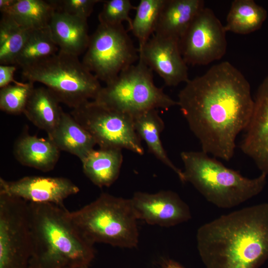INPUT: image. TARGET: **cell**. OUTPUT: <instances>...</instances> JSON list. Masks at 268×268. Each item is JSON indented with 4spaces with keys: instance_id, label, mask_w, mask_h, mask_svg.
<instances>
[{
    "instance_id": "6da1fadb",
    "label": "cell",
    "mask_w": 268,
    "mask_h": 268,
    "mask_svg": "<svg viewBox=\"0 0 268 268\" xmlns=\"http://www.w3.org/2000/svg\"><path fill=\"white\" fill-rule=\"evenodd\" d=\"M178 97V106L202 151L230 160L236 137L247 127L254 105L242 73L228 62L220 63L189 79Z\"/></svg>"
},
{
    "instance_id": "7a4b0ae2",
    "label": "cell",
    "mask_w": 268,
    "mask_h": 268,
    "mask_svg": "<svg viewBox=\"0 0 268 268\" xmlns=\"http://www.w3.org/2000/svg\"><path fill=\"white\" fill-rule=\"evenodd\" d=\"M197 243L205 268H259L268 259V203L203 224L197 231Z\"/></svg>"
},
{
    "instance_id": "3957f363",
    "label": "cell",
    "mask_w": 268,
    "mask_h": 268,
    "mask_svg": "<svg viewBox=\"0 0 268 268\" xmlns=\"http://www.w3.org/2000/svg\"><path fill=\"white\" fill-rule=\"evenodd\" d=\"M64 205L28 202L32 252L29 268H87L94 245L73 224Z\"/></svg>"
},
{
    "instance_id": "277c9868",
    "label": "cell",
    "mask_w": 268,
    "mask_h": 268,
    "mask_svg": "<svg viewBox=\"0 0 268 268\" xmlns=\"http://www.w3.org/2000/svg\"><path fill=\"white\" fill-rule=\"evenodd\" d=\"M185 182L190 183L209 202L218 207L236 206L264 189L267 175L250 179L225 166L201 151L181 153Z\"/></svg>"
},
{
    "instance_id": "5b68a950",
    "label": "cell",
    "mask_w": 268,
    "mask_h": 268,
    "mask_svg": "<svg viewBox=\"0 0 268 268\" xmlns=\"http://www.w3.org/2000/svg\"><path fill=\"white\" fill-rule=\"evenodd\" d=\"M69 214L81 236L93 245L101 243L124 248L137 246L138 219L131 199L103 193Z\"/></svg>"
},
{
    "instance_id": "8992f818",
    "label": "cell",
    "mask_w": 268,
    "mask_h": 268,
    "mask_svg": "<svg viewBox=\"0 0 268 268\" xmlns=\"http://www.w3.org/2000/svg\"><path fill=\"white\" fill-rule=\"evenodd\" d=\"M27 82L45 85L60 103L76 108L90 99L94 100L102 88L99 80L78 56L59 50L56 54L22 68Z\"/></svg>"
},
{
    "instance_id": "52a82bcc",
    "label": "cell",
    "mask_w": 268,
    "mask_h": 268,
    "mask_svg": "<svg viewBox=\"0 0 268 268\" xmlns=\"http://www.w3.org/2000/svg\"><path fill=\"white\" fill-rule=\"evenodd\" d=\"M93 100L133 117L150 110H168L178 106L177 101L155 84L153 71L139 58L136 64L102 86Z\"/></svg>"
},
{
    "instance_id": "ba28073f",
    "label": "cell",
    "mask_w": 268,
    "mask_h": 268,
    "mask_svg": "<svg viewBox=\"0 0 268 268\" xmlns=\"http://www.w3.org/2000/svg\"><path fill=\"white\" fill-rule=\"evenodd\" d=\"M82 61L85 67L106 84L139 58L137 49L123 25L99 24L90 36Z\"/></svg>"
},
{
    "instance_id": "9c48e42d",
    "label": "cell",
    "mask_w": 268,
    "mask_h": 268,
    "mask_svg": "<svg viewBox=\"0 0 268 268\" xmlns=\"http://www.w3.org/2000/svg\"><path fill=\"white\" fill-rule=\"evenodd\" d=\"M70 114L91 134L99 147L126 149L142 155L144 148L133 117L88 101Z\"/></svg>"
},
{
    "instance_id": "30bf717a",
    "label": "cell",
    "mask_w": 268,
    "mask_h": 268,
    "mask_svg": "<svg viewBox=\"0 0 268 268\" xmlns=\"http://www.w3.org/2000/svg\"><path fill=\"white\" fill-rule=\"evenodd\" d=\"M28 202L0 194V268H29Z\"/></svg>"
},
{
    "instance_id": "8fae6325",
    "label": "cell",
    "mask_w": 268,
    "mask_h": 268,
    "mask_svg": "<svg viewBox=\"0 0 268 268\" xmlns=\"http://www.w3.org/2000/svg\"><path fill=\"white\" fill-rule=\"evenodd\" d=\"M226 33L212 10L204 7L179 40L181 54L187 65L204 66L220 60L227 50Z\"/></svg>"
},
{
    "instance_id": "7c38bea8",
    "label": "cell",
    "mask_w": 268,
    "mask_h": 268,
    "mask_svg": "<svg viewBox=\"0 0 268 268\" xmlns=\"http://www.w3.org/2000/svg\"><path fill=\"white\" fill-rule=\"evenodd\" d=\"M138 49L139 58L160 76L166 85L176 86L190 79L187 64L180 51L179 40L153 34Z\"/></svg>"
},
{
    "instance_id": "4fadbf2b",
    "label": "cell",
    "mask_w": 268,
    "mask_h": 268,
    "mask_svg": "<svg viewBox=\"0 0 268 268\" xmlns=\"http://www.w3.org/2000/svg\"><path fill=\"white\" fill-rule=\"evenodd\" d=\"M79 191L77 185L64 177L29 176L14 181L0 178V194L30 203L64 205L66 199Z\"/></svg>"
},
{
    "instance_id": "5bb4252c",
    "label": "cell",
    "mask_w": 268,
    "mask_h": 268,
    "mask_svg": "<svg viewBox=\"0 0 268 268\" xmlns=\"http://www.w3.org/2000/svg\"><path fill=\"white\" fill-rule=\"evenodd\" d=\"M131 200L137 218L148 224L168 227L192 217L189 206L172 191L152 194L137 192Z\"/></svg>"
},
{
    "instance_id": "9a60e30c",
    "label": "cell",
    "mask_w": 268,
    "mask_h": 268,
    "mask_svg": "<svg viewBox=\"0 0 268 268\" xmlns=\"http://www.w3.org/2000/svg\"><path fill=\"white\" fill-rule=\"evenodd\" d=\"M251 119L240 143L262 173L268 174V76L258 87Z\"/></svg>"
},
{
    "instance_id": "2e32d148",
    "label": "cell",
    "mask_w": 268,
    "mask_h": 268,
    "mask_svg": "<svg viewBox=\"0 0 268 268\" xmlns=\"http://www.w3.org/2000/svg\"><path fill=\"white\" fill-rule=\"evenodd\" d=\"M204 7L203 0H164L154 34L180 40Z\"/></svg>"
},
{
    "instance_id": "e0dca14e",
    "label": "cell",
    "mask_w": 268,
    "mask_h": 268,
    "mask_svg": "<svg viewBox=\"0 0 268 268\" xmlns=\"http://www.w3.org/2000/svg\"><path fill=\"white\" fill-rule=\"evenodd\" d=\"M48 26L60 51L78 57L85 52L90 39L87 19L55 11Z\"/></svg>"
},
{
    "instance_id": "ac0fdd59",
    "label": "cell",
    "mask_w": 268,
    "mask_h": 268,
    "mask_svg": "<svg viewBox=\"0 0 268 268\" xmlns=\"http://www.w3.org/2000/svg\"><path fill=\"white\" fill-rule=\"evenodd\" d=\"M60 150L49 138L23 134L16 140L13 154L22 165L37 170H52L60 157Z\"/></svg>"
},
{
    "instance_id": "d6986e66",
    "label": "cell",
    "mask_w": 268,
    "mask_h": 268,
    "mask_svg": "<svg viewBox=\"0 0 268 268\" xmlns=\"http://www.w3.org/2000/svg\"><path fill=\"white\" fill-rule=\"evenodd\" d=\"M59 150L81 161L96 145L91 134L70 114L63 111L56 128L48 135Z\"/></svg>"
},
{
    "instance_id": "ffe728a7",
    "label": "cell",
    "mask_w": 268,
    "mask_h": 268,
    "mask_svg": "<svg viewBox=\"0 0 268 268\" xmlns=\"http://www.w3.org/2000/svg\"><path fill=\"white\" fill-rule=\"evenodd\" d=\"M122 150L102 147L92 150L81 161L85 176L98 187L111 186L120 174L123 159Z\"/></svg>"
},
{
    "instance_id": "44dd1931",
    "label": "cell",
    "mask_w": 268,
    "mask_h": 268,
    "mask_svg": "<svg viewBox=\"0 0 268 268\" xmlns=\"http://www.w3.org/2000/svg\"><path fill=\"white\" fill-rule=\"evenodd\" d=\"M135 130L150 153L170 168L182 183H185L183 171L170 159L163 147L160 135L164 123L157 109H152L133 117Z\"/></svg>"
},
{
    "instance_id": "7402d4cb",
    "label": "cell",
    "mask_w": 268,
    "mask_h": 268,
    "mask_svg": "<svg viewBox=\"0 0 268 268\" xmlns=\"http://www.w3.org/2000/svg\"><path fill=\"white\" fill-rule=\"evenodd\" d=\"M60 103L57 97L46 87L34 88L23 114L33 125L48 135L60 120L63 110Z\"/></svg>"
},
{
    "instance_id": "603a6c76",
    "label": "cell",
    "mask_w": 268,
    "mask_h": 268,
    "mask_svg": "<svg viewBox=\"0 0 268 268\" xmlns=\"http://www.w3.org/2000/svg\"><path fill=\"white\" fill-rule=\"evenodd\" d=\"M267 11L253 0L232 1L226 17V32L248 34L259 29L267 17Z\"/></svg>"
},
{
    "instance_id": "cb8c5ba5",
    "label": "cell",
    "mask_w": 268,
    "mask_h": 268,
    "mask_svg": "<svg viewBox=\"0 0 268 268\" xmlns=\"http://www.w3.org/2000/svg\"><path fill=\"white\" fill-rule=\"evenodd\" d=\"M55 10L50 0H17L5 13L21 27L33 30L48 26Z\"/></svg>"
},
{
    "instance_id": "d4e9b609",
    "label": "cell",
    "mask_w": 268,
    "mask_h": 268,
    "mask_svg": "<svg viewBox=\"0 0 268 268\" xmlns=\"http://www.w3.org/2000/svg\"><path fill=\"white\" fill-rule=\"evenodd\" d=\"M59 50L49 26L31 30L15 65L21 69L28 67L56 54Z\"/></svg>"
},
{
    "instance_id": "484cf974",
    "label": "cell",
    "mask_w": 268,
    "mask_h": 268,
    "mask_svg": "<svg viewBox=\"0 0 268 268\" xmlns=\"http://www.w3.org/2000/svg\"><path fill=\"white\" fill-rule=\"evenodd\" d=\"M164 0H140L128 30L132 32L141 48L154 33Z\"/></svg>"
},
{
    "instance_id": "4316f807",
    "label": "cell",
    "mask_w": 268,
    "mask_h": 268,
    "mask_svg": "<svg viewBox=\"0 0 268 268\" xmlns=\"http://www.w3.org/2000/svg\"><path fill=\"white\" fill-rule=\"evenodd\" d=\"M34 88L33 82H20L0 88V110L10 114H23Z\"/></svg>"
},
{
    "instance_id": "83f0119b",
    "label": "cell",
    "mask_w": 268,
    "mask_h": 268,
    "mask_svg": "<svg viewBox=\"0 0 268 268\" xmlns=\"http://www.w3.org/2000/svg\"><path fill=\"white\" fill-rule=\"evenodd\" d=\"M103 2V7L98 15L99 24L114 26L127 21L129 27L131 25L130 12L135 10L136 6L133 5L131 0H107Z\"/></svg>"
},
{
    "instance_id": "f1b7e54d",
    "label": "cell",
    "mask_w": 268,
    "mask_h": 268,
    "mask_svg": "<svg viewBox=\"0 0 268 268\" xmlns=\"http://www.w3.org/2000/svg\"><path fill=\"white\" fill-rule=\"evenodd\" d=\"M31 30L19 27L0 44V65H15Z\"/></svg>"
},
{
    "instance_id": "f546056e",
    "label": "cell",
    "mask_w": 268,
    "mask_h": 268,
    "mask_svg": "<svg viewBox=\"0 0 268 268\" xmlns=\"http://www.w3.org/2000/svg\"><path fill=\"white\" fill-rule=\"evenodd\" d=\"M55 11L87 19L101 0H49Z\"/></svg>"
},
{
    "instance_id": "4dcf8cb0",
    "label": "cell",
    "mask_w": 268,
    "mask_h": 268,
    "mask_svg": "<svg viewBox=\"0 0 268 268\" xmlns=\"http://www.w3.org/2000/svg\"><path fill=\"white\" fill-rule=\"evenodd\" d=\"M16 67L14 65H0V88L19 83L14 78Z\"/></svg>"
},
{
    "instance_id": "1f68e13d",
    "label": "cell",
    "mask_w": 268,
    "mask_h": 268,
    "mask_svg": "<svg viewBox=\"0 0 268 268\" xmlns=\"http://www.w3.org/2000/svg\"><path fill=\"white\" fill-rule=\"evenodd\" d=\"M17 0H0V11L1 14L5 13L16 2Z\"/></svg>"
},
{
    "instance_id": "d6a6232c",
    "label": "cell",
    "mask_w": 268,
    "mask_h": 268,
    "mask_svg": "<svg viewBox=\"0 0 268 268\" xmlns=\"http://www.w3.org/2000/svg\"><path fill=\"white\" fill-rule=\"evenodd\" d=\"M164 268H184L181 265L173 260H168L166 262Z\"/></svg>"
},
{
    "instance_id": "836d02e7",
    "label": "cell",
    "mask_w": 268,
    "mask_h": 268,
    "mask_svg": "<svg viewBox=\"0 0 268 268\" xmlns=\"http://www.w3.org/2000/svg\"></svg>"
}]
</instances>
